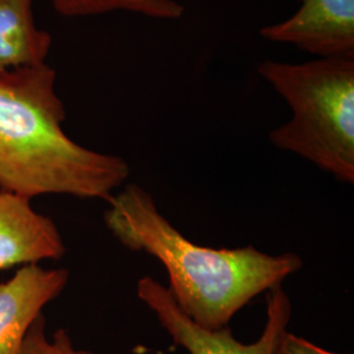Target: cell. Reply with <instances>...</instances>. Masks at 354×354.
I'll list each match as a JSON object with an SVG mask.
<instances>
[{"mask_svg":"<svg viewBox=\"0 0 354 354\" xmlns=\"http://www.w3.org/2000/svg\"><path fill=\"white\" fill-rule=\"evenodd\" d=\"M104 222L129 251L160 261L177 306L205 328L227 327L243 307L304 266L297 253L272 254L252 245L210 248L189 241L137 184H127L111 197Z\"/></svg>","mask_w":354,"mask_h":354,"instance_id":"1","label":"cell"},{"mask_svg":"<svg viewBox=\"0 0 354 354\" xmlns=\"http://www.w3.org/2000/svg\"><path fill=\"white\" fill-rule=\"evenodd\" d=\"M55 83L57 73L46 64L0 74V190L29 200L67 194L109 201L130 167L66 134Z\"/></svg>","mask_w":354,"mask_h":354,"instance_id":"2","label":"cell"},{"mask_svg":"<svg viewBox=\"0 0 354 354\" xmlns=\"http://www.w3.org/2000/svg\"><path fill=\"white\" fill-rule=\"evenodd\" d=\"M259 74L291 108L290 121L269 140L330 174L354 183V58H317L304 64L264 61Z\"/></svg>","mask_w":354,"mask_h":354,"instance_id":"3","label":"cell"},{"mask_svg":"<svg viewBox=\"0 0 354 354\" xmlns=\"http://www.w3.org/2000/svg\"><path fill=\"white\" fill-rule=\"evenodd\" d=\"M137 295L152 311L176 346L189 354H273L290 323L291 301L282 285L266 292V320L261 336L252 344L235 339L230 327L205 328L185 315L167 286L151 276L137 283Z\"/></svg>","mask_w":354,"mask_h":354,"instance_id":"4","label":"cell"},{"mask_svg":"<svg viewBox=\"0 0 354 354\" xmlns=\"http://www.w3.org/2000/svg\"><path fill=\"white\" fill-rule=\"evenodd\" d=\"M301 4L288 20L261 28V37L319 58H354V0H301Z\"/></svg>","mask_w":354,"mask_h":354,"instance_id":"5","label":"cell"},{"mask_svg":"<svg viewBox=\"0 0 354 354\" xmlns=\"http://www.w3.org/2000/svg\"><path fill=\"white\" fill-rule=\"evenodd\" d=\"M68 279L67 269L30 264L0 283V354H20L33 322L62 294Z\"/></svg>","mask_w":354,"mask_h":354,"instance_id":"6","label":"cell"},{"mask_svg":"<svg viewBox=\"0 0 354 354\" xmlns=\"http://www.w3.org/2000/svg\"><path fill=\"white\" fill-rule=\"evenodd\" d=\"M30 201L0 190V270L59 260L66 253L54 221L37 213Z\"/></svg>","mask_w":354,"mask_h":354,"instance_id":"7","label":"cell"},{"mask_svg":"<svg viewBox=\"0 0 354 354\" xmlns=\"http://www.w3.org/2000/svg\"><path fill=\"white\" fill-rule=\"evenodd\" d=\"M51 44L36 26L33 0H0V74L46 64Z\"/></svg>","mask_w":354,"mask_h":354,"instance_id":"8","label":"cell"},{"mask_svg":"<svg viewBox=\"0 0 354 354\" xmlns=\"http://www.w3.org/2000/svg\"><path fill=\"white\" fill-rule=\"evenodd\" d=\"M66 17H88L104 13L131 12L156 20H177L185 8L176 0H50Z\"/></svg>","mask_w":354,"mask_h":354,"instance_id":"9","label":"cell"},{"mask_svg":"<svg viewBox=\"0 0 354 354\" xmlns=\"http://www.w3.org/2000/svg\"><path fill=\"white\" fill-rule=\"evenodd\" d=\"M20 354H97L75 349L66 329H58L53 339L46 336V322L44 315L33 322L28 330Z\"/></svg>","mask_w":354,"mask_h":354,"instance_id":"10","label":"cell"},{"mask_svg":"<svg viewBox=\"0 0 354 354\" xmlns=\"http://www.w3.org/2000/svg\"><path fill=\"white\" fill-rule=\"evenodd\" d=\"M273 354H339L326 351L304 337L285 330L279 337Z\"/></svg>","mask_w":354,"mask_h":354,"instance_id":"11","label":"cell"}]
</instances>
